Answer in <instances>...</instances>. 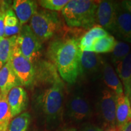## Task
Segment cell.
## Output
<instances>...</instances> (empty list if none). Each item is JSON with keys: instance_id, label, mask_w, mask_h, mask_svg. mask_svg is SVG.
Instances as JSON below:
<instances>
[{"instance_id": "cell-6", "label": "cell", "mask_w": 131, "mask_h": 131, "mask_svg": "<svg viewBox=\"0 0 131 131\" xmlns=\"http://www.w3.org/2000/svg\"><path fill=\"white\" fill-rule=\"evenodd\" d=\"M9 63L19 84L26 87L32 86L35 77L34 64L23 55L16 44Z\"/></svg>"}, {"instance_id": "cell-27", "label": "cell", "mask_w": 131, "mask_h": 131, "mask_svg": "<svg viewBox=\"0 0 131 131\" xmlns=\"http://www.w3.org/2000/svg\"><path fill=\"white\" fill-rule=\"evenodd\" d=\"M7 9L6 3L3 2L0 7V39L4 37V18Z\"/></svg>"}, {"instance_id": "cell-29", "label": "cell", "mask_w": 131, "mask_h": 131, "mask_svg": "<svg viewBox=\"0 0 131 131\" xmlns=\"http://www.w3.org/2000/svg\"><path fill=\"white\" fill-rule=\"evenodd\" d=\"M122 6L131 15V0H125L120 3Z\"/></svg>"}, {"instance_id": "cell-20", "label": "cell", "mask_w": 131, "mask_h": 131, "mask_svg": "<svg viewBox=\"0 0 131 131\" xmlns=\"http://www.w3.org/2000/svg\"><path fill=\"white\" fill-rule=\"evenodd\" d=\"M16 35L0 39V69L10 61L16 47Z\"/></svg>"}, {"instance_id": "cell-14", "label": "cell", "mask_w": 131, "mask_h": 131, "mask_svg": "<svg viewBox=\"0 0 131 131\" xmlns=\"http://www.w3.org/2000/svg\"><path fill=\"white\" fill-rule=\"evenodd\" d=\"M103 60L99 54L92 52L81 51L80 54V67L81 74L94 73L102 68Z\"/></svg>"}, {"instance_id": "cell-32", "label": "cell", "mask_w": 131, "mask_h": 131, "mask_svg": "<svg viewBox=\"0 0 131 131\" xmlns=\"http://www.w3.org/2000/svg\"><path fill=\"white\" fill-rule=\"evenodd\" d=\"M59 131H77V129L74 128V127H63L60 129Z\"/></svg>"}, {"instance_id": "cell-19", "label": "cell", "mask_w": 131, "mask_h": 131, "mask_svg": "<svg viewBox=\"0 0 131 131\" xmlns=\"http://www.w3.org/2000/svg\"><path fill=\"white\" fill-rule=\"evenodd\" d=\"M110 34L100 26H94L87 32L80 40V48L81 51H89L93 43L98 39Z\"/></svg>"}, {"instance_id": "cell-15", "label": "cell", "mask_w": 131, "mask_h": 131, "mask_svg": "<svg viewBox=\"0 0 131 131\" xmlns=\"http://www.w3.org/2000/svg\"><path fill=\"white\" fill-rule=\"evenodd\" d=\"M131 119V106L129 98L124 94L117 96L116 126L122 129Z\"/></svg>"}, {"instance_id": "cell-13", "label": "cell", "mask_w": 131, "mask_h": 131, "mask_svg": "<svg viewBox=\"0 0 131 131\" xmlns=\"http://www.w3.org/2000/svg\"><path fill=\"white\" fill-rule=\"evenodd\" d=\"M12 8L21 26L25 25L37 12V3L32 0H16L13 2Z\"/></svg>"}, {"instance_id": "cell-25", "label": "cell", "mask_w": 131, "mask_h": 131, "mask_svg": "<svg viewBox=\"0 0 131 131\" xmlns=\"http://www.w3.org/2000/svg\"><path fill=\"white\" fill-rule=\"evenodd\" d=\"M130 52V47L128 44L123 41L116 42L111 55V61L114 64L119 63L125 58Z\"/></svg>"}, {"instance_id": "cell-33", "label": "cell", "mask_w": 131, "mask_h": 131, "mask_svg": "<svg viewBox=\"0 0 131 131\" xmlns=\"http://www.w3.org/2000/svg\"><path fill=\"white\" fill-rule=\"evenodd\" d=\"M126 96H127V98H129V101H130V106H131V83H130V87H129L128 92H127V94Z\"/></svg>"}, {"instance_id": "cell-21", "label": "cell", "mask_w": 131, "mask_h": 131, "mask_svg": "<svg viewBox=\"0 0 131 131\" xmlns=\"http://www.w3.org/2000/svg\"><path fill=\"white\" fill-rule=\"evenodd\" d=\"M21 27L14 10L7 8L4 18V37L17 35L20 32Z\"/></svg>"}, {"instance_id": "cell-11", "label": "cell", "mask_w": 131, "mask_h": 131, "mask_svg": "<svg viewBox=\"0 0 131 131\" xmlns=\"http://www.w3.org/2000/svg\"><path fill=\"white\" fill-rule=\"evenodd\" d=\"M115 34L124 41L131 43V15L120 3H116Z\"/></svg>"}, {"instance_id": "cell-24", "label": "cell", "mask_w": 131, "mask_h": 131, "mask_svg": "<svg viewBox=\"0 0 131 131\" xmlns=\"http://www.w3.org/2000/svg\"><path fill=\"white\" fill-rule=\"evenodd\" d=\"M12 119L7 97L0 96V131H8Z\"/></svg>"}, {"instance_id": "cell-18", "label": "cell", "mask_w": 131, "mask_h": 131, "mask_svg": "<svg viewBox=\"0 0 131 131\" xmlns=\"http://www.w3.org/2000/svg\"><path fill=\"white\" fill-rule=\"evenodd\" d=\"M115 67L117 75L123 83L124 94L126 95L131 83V51L123 60L115 64Z\"/></svg>"}, {"instance_id": "cell-9", "label": "cell", "mask_w": 131, "mask_h": 131, "mask_svg": "<svg viewBox=\"0 0 131 131\" xmlns=\"http://www.w3.org/2000/svg\"><path fill=\"white\" fill-rule=\"evenodd\" d=\"M116 101L117 95L109 89H104L102 91L98 111L104 126H116Z\"/></svg>"}, {"instance_id": "cell-8", "label": "cell", "mask_w": 131, "mask_h": 131, "mask_svg": "<svg viewBox=\"0 0 131 131\" xmlns=\"http://www.w3.org/2000/svg\"><path fill=\"white\" fill-rule=\"evenodd\" d=\"M35 77L32 86L41 87L54 84L61 80L58 70L52 62L42 60L34 64Z\"/></svg>"}, {"instance_id": "cell-4", "label": "cell", "mask_w": 131, "mask_h": 131, "mask_svg": "<svg viewBox=\"0 0 131 131\" xmlns=\"http://www.w3.org/2000/svg\"><path fill=\"white\" fill-rule=\"evenodd\" d=\"M61 21L58 14L53 11L40 10L30 19V27L42 42L49 40L60 29Z\"/></svg>"}, {"instance_id": "cell-30", "label": "cell", "mask_w": 131, "mask_h": 131, "mask_svg": "<svg viewBox=\"0 0 131 131\" xmlns=\"http://www.w3.org/2000/svg\"><path fill=\"white\" fill-rule=\"evenodd\" d=\"M102 129V131H121L122 129H119L117 126H104V127Z\"/></svg>"}, {"instance_id": "cell-7", "label": "cell", "mask_w": 131, "mask_h": 131, "mask_svg": "<svg viewBox=\"0 0 131 131\" xmlns=\"http://www.w3.org/2000/svg\"><path fill=\"white\" fill-rule=\"evenodd\" d=\"M92 108L89 101L80 94L74 95L69 100L66 106V115L70 120L80 123L91 117Z\"/></svg>"}, {"instance_id": "cell-5", "label": "cell", "mask_w": 131, "mask_h": 131, "mask_svg": "<svg viewBox=\"0 0 131 131\" xmlns=\"http://www.w3.org/2000/svg\"><path fill=\"white\" fill-rule=\"evenodd\" d=\"M16 44L23 55L29 61L35 64L39 61L41 55L42 42L29 25L22 26L20 32L16 35Z\"/></svg>"}, {"instance_id": "cell-10", "label": "cell", "mask_w": 131, "mask_h": 131, "mask_svg": "<svg viewBox=\"0 0 131 131\" xmlns=\"http://www.w3.org/2000/svg\"><path fill=\"white\" fill-rule=\"evenodd\" d=\"M116 1H101L96 12V23L109 33L115 34Z\"/></svg>"}, {"instance_id": "cell-3", "label": "cell", "mask_w": 131, "mask_h": 131, "mask_svg": "<svg viewBox=\"0 0 131 131\" xmlns=\"http://www.w3.org/2000/svg\"><path fill=\"white\" fill-rule=\"evenodd\" d=\"M98 5L91 0H70L62 10V14L69 27L90 29L96 23Z\"/></svg>"}, {"instance_id": "cell-1", "label": "cell", "mask_w": 131, "mask_h": 131, "mask_svg": "<svg viewBox=\"0 0 131 131\" xmlns=\"http://www.w3.org/2000/svg\"><path fill=\"white\" fill-rule=\"evenodd\" d=\"M80 41L75 38L57 39L50 42L47 56L63 80L73 84L81 74Z\"/></svg>"}, {"instance_id": "cell-17", "label": "cell", "mask_w": 131, "mask_h": 131, "mask_svg": "<svg viewBox=\"0 0 131 131\" xmlns=\"http://www.w3.org/2000/svg\"><path fill=\"white\" fill-rule=\"evenodd\" d=\"M18 80L13 71L9 61L0 69V91L1 95L7 97L8 94L14 87L18 86Z\"/></svg>"}, {"instance_id": "cell-23", "label": "cell", "mask_w": 131, "mask_h": 131, "mask_svg": "<svg viewBox=\"0 0 131 131\" xmlns=\"http://www.w3.org/2000/svg\"><path fill=\"white\" fill-rule=\"evenodd\" d=\"M30 122V114L24 112L13 118L10 123L8 131H28Z\"/></svg>"}, {"instance_id": "cell-22", "label": "cell", "mask_w": 131, "mask_h": 131, "mask_svg": "<svg viewBox=\"0 0 131 131\" xmlns=\"http://www.w3.org/2000/svg\"><path fill=\"white\" fill-rule=\"evenodd\" d=\"M117 40L113 36L109 35L98 39L93 43L88 52H92L96 53H108L112 52Z\"/></svg>"}, {"instance_id": "cell-31", "label": "cell", "mask_w": 131, "mask_h": 131, "mask_svg": "<svg viewBox=\"0 0 131 131\" xmlns=\"http://www.w3.org/2000/svg\"><path fill=\"white\" fill-rule=\"evenodd\" d=\"M121 131H131V119L123 127Z\"/></svg>"}, {"instance_id": "cell-26", "label": "cell", "mask_w": 131, "mask_h": 131, "mask_svg": "<svg viewBox=\"0 0 131 131\" xmlns=\"http://www.w3.org/2000/svg\"><path fill=\"white\" fill-rule=\"evenodd\" d=\"M70 1V0H69ZM69 0H41L39 4L46 10L50 11H60L69 2Z\"/></svg>"}, {"instance_id": "cell-35", "label": "cell", "mask_w": 131, "mask_h": 131, "mask_svg": "<svg viewBox=\"0 0 131 131\" xmlns=\"http://www.w3.org/2000/svg\"><path fill=\"white\" fill-rule=\"evenodd\" d=\"M0 96H1V91H0Z\"/></svg>"}, {"instance_id": "cell-2", "label": "cell", "mask_w": 131, "mask_h": 131, "mask_svg": "<svg viewBox=\"0 0 131 131\" xmlns=\"http://www.w3.org/2000/svg\"><path fill=\"white\" fill-rule=\"evenodd\" d=\"M64 88V84L60 80L54 84L39 87L34 95L35 111L49 129L57 127L63 119Z\"/></svg>"}, {"instance_id": "cell-16", "label": "cell", "mask_w": 131, "mask_h": 131, "mask_svg": "<svg viewBox=\"0 0 131 131\" xmlns=\"http://www.w3.org/2000/svg\"><path fill=\"white\" fill-rule=\"evenodd\" d=\"M103 80L109 89L114 92L116 95L124 93L123 87L117 73L110 64L103 60L102 64Z\"/></svg>"}, {"instance_id": "cell-34", "label": "cell", "mask_w": 131, "mask_h": 131, "mask_svg": "<svg viewBox=\"0 0 131 131\" xmlns=\"http://www.w3.org/2000/svg\"><path fill=\"white\" fill-rule=\"evenodd\" d=\"M30 131H40V130H39L38 129L36 128V127H34V128H32Z\"/></svg>"}, {"instance_id": "cell-28", "label": "cell", "mask_w": 131, "mask_h": 131, "mask_svg": "<svg viewBox=\"0 0 131 131\" xmlns=\"http://www.w3.org/2000/svg\"><path fill=\"white\" fill-rule=\"evenodd\" d=\"M78 131H102V129L94 124H86L83 126Z\"/></svg>"}, {"instance_id": "cell-12", "label": "cell", "mask_w": 131, "mask_h": 131, "mask_svg": "<svg viewBox=\"0 0 131 131\" xmlns=\"http://www.w3.org/2000/svg\"><path fill=\"white\" fill-rule=\"evenodd\" d=\"M7 100L12 118L23 113L28 105L27 92L24 88L19 86L14 87L10 91Z\"/></svg>"}]
</instances>
